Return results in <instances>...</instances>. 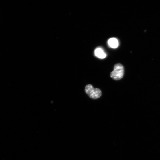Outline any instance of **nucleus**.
I'll list each match as a JSON object with an SVG mask.
<instances>
[{
  "label": "nucleus",
  "mask_w": 160,
  "mask_h": 160,
  "mask_svg": "<svg viewBox=\"0 0 160 160\" xmlns=\"http://www.w3.org/2000/svg\"><path fill=\"white\" fill-rule=\"evenodd\" d=\"M85 91L88 96L92 99H98L99 98L102 94V91L100 89L95 88L90 84L86 86Z\"/></svg>",
  "instance_id": "2"
},
{
  "label": "nucleus",
  "mask_w": 160,
  "mask_h": 160,
  "mask_svg": "<svg viewBox=\"0 0 160 160\" xmlns=\"http://www.w3.org/2000/svg\"><path fill=\"white\" fill-rule=\"evenodd\" d=\"M94 54L96 56L100 59H104L106 56V54L103 49L100 47L98 48L95 49Z\"/></svg>",
  "instance_id": "3"
},
{
  "label": "nucleus",
  "mask_w": 160,
  "mask_h": 160,
  "mask_svg": "<svg viewBox=\"0 0 160 160\" xmlns=\"http://www.w3.org/2000/svg\"><path fill=\"white\" fill-rule=\"evenodd\" d=\"M124 72L123 66L121 64H117L114 66L113 71L111 73L110 76L115 80H119L123 78Z\"/></svg>",
  "instance_id": "1"
},
{
  "label": "nucleus",
  "mask_w": 160,
  "mask_h": 160,
  "mask_svg": "<svg viewBox=\"0 0 160 160\" xmlns=\"http://www.w3.org/2000/svg\"><path fill=\"white\" fill-rule=\"evenodd\" d=\"M108 45L110 47L113 48H116L118 46L119 43L118 40L114 38L109 39L108 40Z\"/></svg>",
  "instance_id": "4"
}]
</instances>
